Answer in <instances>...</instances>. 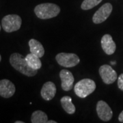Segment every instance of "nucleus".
Instances as JSON below:
<instances>
[{"instance_id":"nucleus-1","label":"nucleus","mask_w":123,"mask_h":123,"mask_svg":"<svg viewBox=\"0 0 123 123\" xmlns=\"http://www.w3.org/2000/svg\"><path fill=\"white\" fill-rule=\"evenodd\" d=\"M10 63L15 70L27 77H33L37 74L38 70L31 68L28 65L25 58L18 53H12L10 57Z\"/></svg>"},{"instance_id":"nucleus-2","label":"nucleus","mask_w":123,"mask_h":123,"mask_svg":"<svg viewBox=\"0 0 123 123\" xmlns=\"http://www.w3.org/2000/svg\"><path fill=\"white\" fill-rule=\"evenodd\" d=\"M34 12L36 17L40 19H49L57 17L60 12V8L55 4L44 3L36 6Z\"/></svg>"},{"instance_id":"nucleus-3","label":"nucleus","mask_w":123,"mask_h":123,"mask_svg":"<svg viewBox=\"0 0 123 123\" xmlns=\"http://www.w3.org/2000/svg\"><path fill=\"white\" fill-rule=\"evenodd\" d=\"M95 89L96 84L90 79H81L75 84L74 87L75 94L81 98H84L91 94Z\"/></svg>"},{"instance_id":"nucleus-4","label":"nucleus","mask_w":123,"mask_h":123,"mask_svg":"<svg viewBox=\"0 0 123 123\" xmlns=\"http://www.w3.org/2000/svg\"><path fill=\"white\" fill-rule=\"evenodd\" d=\"M22 24V19L17 14H8L1 20V26L7 33L18 30Z\"/></svg>"},{"instance_id":"nucleus-5","label":"nucleus","mask_w":123,"mask_h":123,"mask_svg":"<svg viewBox=\"0 0 123 123\" xmlns=\"http://www.w3.org/2000/svg\"><path fill=\"white\" fill-rule=\"evenodd\" d=\"M55 60L59 65L66 68H70L77 66L80 59L75 53H60L55 56Z\"/></svg>"},{"instance_id":"nucleus-6","label":"nucleus","mask_w":123,"mask_h":123,"mask_svg":"<svg viewBox=\"0 0 123 123\" xmlns=\"http://www.w3.org/2000/svg\"><path fill=\"white\" fill-rule=\"evenodd\" d=\"M112 5L110 3H106L97 10L92 17V21L95 24H99L104 22L110 16L112 12Z\"/></svg>"},{"instance_id":"nucleus-7","label":"nucleus","mask_w":123,"mask_h":123,"mask_svg":"<svg viewBox=\"0 0 123 123\" xmlns=\"http://www.w3.org/2000/svg\"><path fill=\"white\" fill-rule=\"evenodd\" d=\"M99 74L103 81L106 84H111L117 79V73L112 67L107 64H104L99 68Z\"/></svg>"},{"instance_id":"nucleus-8","label":"nucleus","mask_w":123,"mask_h":123,"mask_svg":"<svg viewBox=\"0 0 123 123\" xmlns=\"http://www.w3.org/2000/svg\"><path fill=\"white\" fill-rule=\"evenodd\" d=\"M97 112L101 120L107 122L113 116V111L109 105L103 101H98L97 104Z\"/></svg>"},{"instance_id":"nucleus-9","label":"nucleus","mask_w":123,"mask_h":123,"mask_svg":"<svg viewBox=\"0 0 123 123\" xmlns=\"http://www.w3.org/2000/svg\"><path fill=\"white\" fill-rule=\"evenodd\" d=\"M16 91L14 84L8 79L0 80V96L8 98L13 96Z\"/></svg>"},{"instance_id":"nucleus-10","label":"nucleus","mask_w":123,"mask_h":123,"mask_svg":"<svg viewBox=\"0 0 123 123\" xmlns=\"http://www.w3.org/2000/svg\"><path fill=\"white\" fill-rule=\"evenodd\" d=\"M60 77L62 81L61 86L62 90L64 91H69L72 90L75 81L72 73L69 70L63 69L60 72Z\"/></svg>"},{"instance_id":"nucleus-11","label":"nucleus","mask_w":123,"mask_h":123,"mask_svg":"<svg viewBox=\"0 0 123 123\" xmlns=\"http://www.w3.org/2000/svg\"><path fill=\"white\" fill-rule=\"evenodd\" d=\"M101 47L107 55H112L116 49V43L110 34H105L101 38Z\"/></svg>"},{"instance_id":"nucleus-12","label":"nucleus","mask_w":123,"mask_h":123,"mask_svg":"<svg viewBox=\"0 0 123 123\" xmlns=\"http://www.w3.org/2000/svg\"><path fill=\"white\" fill-rule=\"evenodd\" d=\"M41 97L45 101L52 100L56 94L55 85L51 81H47L43 86L40 91Z\"/></svg>"},{"instance_id":"nucleus-13","label":"nucleus","mask_w":123,"mask_h":123,"mask_svg":"<svg viewBox=\"0 0 123 123\" xmlns=\"http://www.w3.org/2000/svg\"><path fill=\"white\" fill-rule=\"evenodd\" d=\"M29 46H30L31 53L37 55L40 58L43 57L44 55V47H43V44L37 40L34 39V38L30 40Z\"/></svg>"},{"instance_id":"nucleus-14","label":"nucleus","mask_w":123,"mask_h":123,"mask_svg":"<svg viewBox=\"0 0 123 123\" xmlns=\"http://www.w3.org/2000/svg\"><path fill=\"white\" fill-rule=\"evenodd\" d=\"M61 105L63 109L68 114H73L75 112V106L72 103L71 97L68 96H64L60 100Z\"/></svg>"},{"instance_id":"nucleus-15","label":"nucleus","mask_w":123,"mask_h":123,"mask_svg":"<svg viewBox=\"0 0 123 123\" xmlns=\"http://www.w3.org/2000/svg\"><path fill=\"white\" fill-rule=\"evenodd\" d=\"M26 60L28 65L30 66L31 68L35 70H39L42 67V62L40 60V57H38L33 53H29L25 57Z\"/></svg>"},{"instance_id":"nucleus-16","label":"nucleus","mask_w":123,"mask_h":123,"mask_svg":"<svg viewBox=\"0 0 123 123\" xmlns=\"http://www.w3.org/2000/svg\"><path fill=\"white\" fill-rule=\"evenodd\" d=\"M48 116L44 112L40 110H36L31 114V122L32 123H47Z\"/></svg>"},{"instance_id":"nucleus-17","label":"nucleus","mask_w":123,"mask_h":123,"mask_svg":"<svg viewBox=\"0 0 123 123\" xmlns=\"http://www.w3.org/2000/svg\"><path fill=\"white\" fill-rule=\"evenodd\" d=\"M102 1V0H84L82 2L81 8L84 10H88L97 6Z\"/></svg>"},{"instance_id":"nucleus-18","label":"nucleus","mask_w":123,"mask_h":123,"mask_svg":"<svg viewBox=\"0 0 123 123\" xmlns=\"http://www.w3.org/2000/svg\"><path fill=\"white\" fill-rule=\"evenodd\" d=\"M118 86L120 90L123 91V73L120 75L118 78Z\"/></svg>"},{"instance_id":"nucleus-19","label":"nucleus","mask_w":123,"mask_h":123,"mask_svg":"<svg viewBox=\"0 0 123 123\" xmlns=\"http://www.w3.org/2000/svg\"><path fill=\"white\" fill-rule=\"evenodd\" d=\"M118 120L120 123H123V111H121V113L119 115Z\"/></svg>"},{"instance_id":"nucleus-20","label":"nucleus","mask_w":123,"mask_h":123,"mask_svg":"<svg viewBox=\"0 0 123 123\" xmlns=\"http://www.w3.org/2000/svg\"><path fill=\"white\" fill-rule=\"evenodd\" d=\"M56 121H54V120H48L47 123H56Z\"/></svg>"},{"instance_id":"nucleus-21","label":"nucleus","mask_w":123,"mask_h":123,"mask_svg":"<svg viewBox=\"0 0 123 123\" xmlns=\"http://www.w3.org/2000/svg\"><path fill=\"white\" fill-rule=\"evenodd\" d=\"M15 123H24V122H23V121H16Z\"/></svg>"},{"instance_id":"nucleus-22","label":"nucleus","mask_w":123,"mask_h":123,"mask_svg":"<svg viewBox=\"0 0 123 123\" xmlns=\"http://www.w3.org/2000/svg\"><path fill=\"white\" fill-rule=\"evenodd\" d=\"M111 64H116V62H111Z\"/></svg>"},{"instance_id":"nucleus-23","label":"nucleus","mask_w":123,"mask_h":123,"mask_svg":"<svg viewBox=\"0 0 123 123\" xmlns=\"http://www.w3.org/2000/svg\"><path fill=\"white\" fill-rule=\"evenodd\" d=\"M1 60V55H0V62Z\"/></svg>"},{"instance_id":"nucleus-24","label":"nucleus","mask_w":123,"mask_h":123,"mask_svg":"<svg viewBox=\"0 0 123 123\" xmlns=\"http://www.w3.org/2000/svg\"><path fill=\"white\" fill-rule=\"evenodd\" d=\"M1 25H0V31H1Z\"/></svg>"}]
</instances>
